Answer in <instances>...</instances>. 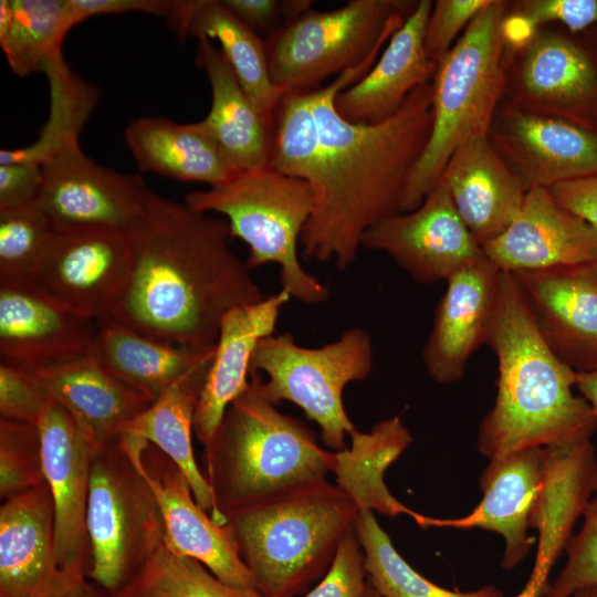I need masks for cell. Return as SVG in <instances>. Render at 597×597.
Segmentation results:
<instances>
[{
    "instance_id": "cell-1",
    "label": "cell",
    "mask_w": 597,
    "mask_h": 597,
    "mask_svg": "<svg viewBox=\"0 0 597 597\" xmlns=\"http://www.w3.org/2000/svg\"><path fill=\"white\" fill-rule=\"evenodd\" d=\"M378 52L324 87L287 92L274 116L270 165L306 181L314 208L302 235L303 254L339 271L355 261L364 233L400 212L409 176L432 125L431 83L413 90L402 106L375 124L339 115V92L371 69Z\"/></svg>"
},
{
    "instance_id": "cell-2",
    "label": "cell",
    "mask_w": 597,
    "mask_h": 597,
    "mask_svg": "<svg viewBox=\"0 0 597 597\" xmlns=\"http://www.w3.org/2000/svg\"><path fill=\"white\" fill-rule=\"evenodd\" d=\"M126 235L132 270L111 318L143 335L213 347L227 312L265 297L231 249L224 218L149 190L140 222Z\"/></svg>"
},
{
    "instance_id": "cell-3",
    "label": "cell",
    "mask_w": 597,
    "mask_h": 597,
    "mask_svg": "<svg viewBox=\"0 0 597 597\" xmlns=\"http://www.w3.org/2000/svg\"><path fill=\"white\" fill-rule=\"evenodd\" d=\"M498 358V391L476 447L489 460L535 447L590 439L597 415L576 396L577 373L542 338L514 276L500 272L486 343Z\"/></svg>"
},
{
    "instance_id": "cell-4",
    "label": "cell",
    "mask_w": 597,
    "mask_h": 597,
    "mask_svg": "<svg viewBox=\"0 0 597 597\" xmlns=\"http://www.w3.org/2000/svg\"><path fill=\"white\" fill-rule=\"evenodd\" d=\"M250 377L205 446L202 473L220 525L229 512L327 480L336 462L335 451L323 449L307 426L265 397L259 373Z\"/></svg>"
},
{
    "instance_id": "cell-5",
    "label": "cell",
    "mask_w": 597,
    "mask_h": 597,
    "mask_svg": "<svg viewBox=\"0 0 597 597\" xmlns=\"http://www.w3.org/2000/svg\"><path fill=\"white\" fill-rule=\"evenodd\" d=\"M359 510L327 480L226 515L238 552L262 597H294L323 577Z\"/></svg>"
},
{
    "instance_id": "cell-6",
    "label": "cell",
    "mask_w": 597,
    "mask_h": 597,
    "mask_svg": "<svg viewBox=\"0 0 597 597\" xmlns=\"http://www.w3.org/2000/svg\"><path fill=\"white\" fill-rule=\"evenodd\" d=\"M505 18L504 2L492 0L437 63L431 130L407 181L400 212L421 205L462 144L488 135L504 87Z\"/></svg>"
},
{
    "instance_id": "cell-7",
    "label": "cell",
    "mask_w": 597,
    "mask_h": 597,
    "mask_svg": "<svg viewBox=\"0 0 597 597\" xmlns=\"http://www.w3.org/2000/svg\"><path fill=\"white\" fill-rule=\"evenodd\" d=\"M185 203L228 221L231 238L249 248V270L268 263L279 265L281 286L292 298L305 304L328 298L327 287L298 259L301 235L314 208L313 191L306 181L268 164L238 170L220 185L190 192Z\"/></svg>"
},
{
    "instance_id": "cell-8",
    "label": "cell",
    "mask_w": 597,
    "mask_h": 597,
    "mask_svg": "<svg viewBox=\"0 0 597 597\" xmlns=\"http://www.w3.org/2000/svg\"><path fill=\"white\" fill-rule=\"evenodd\" d=\"M373 343L359 327L345 331L321 347L298 345L291 333L262 338L251 358L259 386L273 404L290 401L317 423L332 451L346 449L345 438L357 429L347 415L343 394L353 381L365 380L373 369Z\"/></svg>"
},
{
    "instance_id": "cell-9",
    "label": "cell",
    "mask_w": 597,
    "mask_h": 597,
    "mask_svg": "<svg viewBox=\"0 0 597 597\" xmlns=\"http://www.w3.org/2000/svg\"><path fill=\"white\" fill-rule=\"evenodd\" d=\"M417 2L350 0L329 11L308 10L265 41L270 77L286 92L318 88L325 78L379 52Z\"/></svg>"
},
{
    "instance_id": "cell-10",
    "label": "cell",
    "mask_w": 597,
    "mask_h": 597,
    "mask_svg": "<svg viewBox=\"0 0 597 597\" xmlns=\"http://www.w3.org/2000/svg\"><path fill=\"white\" fill-rule=\"evenodd\" d=\"M86 524L92 553L88 578L111 593L164 542L157 499L119 438L94 457Z\"/></svg>"
},
{
    "instance_id": "cell-11",
    "label": "cell",
    "mask_w": 597,
    "mask_h": 597,
    "mask_svg": "<svg viewBox=\"0 0 597 597\" xmlns=\"http://www.w3.org/2000/svg\"><path fill=\"white\" fill-rule=\"evenodd\" d=\"M35 207L54 230L107 229L125 234L142 220L147 188L139 175L101 166L71 140L42 164Z\"/></svg>"
},
{
    "instance_id": "cell-12",
    "label": "cell",
    "mask_w": 597,
    "mask_h": 597,
    "mask_svg": "<svg viewBox=\"0 0 597 597\" xmlns=\"http://www.w3.org/2000/svg\"><path fill=\"white\" fill-rule=\"evenodd\" d=\"M132 253L125 233L107 229L54 230L31 282L70 310L111 318L126 291Z\"/></svg>"
},
{
    "instance_id": "cell-13",
    "label": "cell",
    "mask_w": 597,
    "mask_h": 597,
    "mask_svg": "<svg viewBox=\"0 0 597 597\" xmlns=\"http://www.w3.org/2000/svg\"><path fill=\"white\" fill-rule=\"evenodd\" d=\"M157 499L165 544L174 552L203 564L223 583L256 590L230 530L212 520L195 499L181 470L154 444L130 434L119 437Z\"/></svg>"
},
{
    "instance_id": "cell-14",
    "label": "cell",
    "mask_w": 597,
    "mask_h": 597,
    "mask_svg": "<svg viewBox=\"0 0 597 597\" xmlns=\"http://www.w3.org/2000/svg\"><path fill=\"white\" fill-rule=\"evenodd\" d=\"M362 247L386 253L420 283L447 280L485 256L459 217L442 180L415 210L397 212L373 224L364 233Z\"/></svg>"
},
{
    "instance_id": "cell-15",
    "label": "cell",
    "mask_w": 597,
    "mask_h": 597,
    "mask_svg": "<svg viewBox=\"0 0 597 597\" xmlns=\"http://www.w3.org/2000/svg\"><path fill=\"white\" fill-rule=\"evenodd\" d=\"M36 427L44 479L54 504L59 568L69 579L88 578L92 553L86 515L92 463L98 450L71 415L53 400Z\"/></svg>"
},
{
    "instance_id": "cell-16",
    "label": "cell",
    "mask_w": 597,
    "mask_h": 597,
    "mask_svg": "<svg viewBox=\"0 0 597 597\" xmlns=\"http://www.w3.org/2000/svg\"><path fill=\"white\" fill-rule=\"evenodd\" d=\"M98 321L64 306L31 281L0 282V363L31 373L91 353Z\"/></svg>"
},
{
    "instance_id": "cell-17",
    "label": "cell",
    "mask_w": 597,
    "mask_h": 597,
    "mask_svg": "<svg viewBox=\"0 0 597 597\" xmlns=\"http://www.w3.org/2000/svg\"><path fill=\"white\" fill-rule=\"evenodd\" d=\"M551 350L576 373L597 369V262L511 273Z\"/></svg>"
},
{
    "instance_id": "cell-18",
    "label": "cell",
    "mask_w": 597,
    "mask_h": 597,
    "mask_svg": "<svg viewBox=\"0 0 597 597\" xmlns=\"http://www.w3.org/2000/svg\"><path fill=\"white\" fill-rule=\"evenodd\" d=\"M482 249L501 272L570 266L597 262V232L548 188L533 185L514 221Z\"/></svg>"
},
{
    "instance_id": "cell-19",
    "label": "cell",
    "mask_w": 597,
    "mask_h": 597,
    "mask_svg": "<svg viewBox=\"0 0 597 597\" xmlns=\"http://www.w3.org/2000/svg\"><path fill=\"white\" fill-rule=\"evenodd\" d=\"M544 447L528 448L490 460L480 478L482 500L465 516L436 519L416 513L422 528H480L500 534L505 548L501 567L513 569L528 555L535 538L527 530L542 482Z\"/></svg>"
},
{
    "instance_id": "cell-20",
    "label": "cell",
    "mask_w": 597,
    "mask_h": 597,
    "mask_svg": "<svg viewBox=\"0 0 597 597\" xmlns=\"http://www.w3.org/2000/svg\"><path fill=\"white\" fill-rule=\"evenodd\" d=\"M500 272L485 255L446 280L422 348L426 370L437 383L460 380L472 354L486 343Z\"/></svg>"
},
{
    "instance_id": "cell-21",
    "label": "cell",
    "mask_w": 597,
    "mask_h": 597,
    "mask_svg": "<svg viewBox=\"0 0 597 597\" xmlns=\"http://www.w3.org/2000/svg\"><path fill=\"white\" fill-rule=\"evenodd\" d=\"M72 580L56 562L54 504L46 482L2 501L0 597H57Z\"/></svg>"
},
{
    "instance_id": "cell-22",
    "label": "cell",
    "mask_w": 597,
    "mask_h": 597,
    "mask_svg": "<svg viewBox=\"0 0 597 597\" xmlns=\"http://www.w3.org/2000/svg\"><path fill=\"white\" fill-rule=\"evenodd\" d=\"M597 490V455L590 439L544 447L541 488L528 525L537 551L527 582L548 587V576Z\"/></svg>"
},
{
    "instance_id": "cell-23",
    "label": "cell",
    "mask_w": 597,
    "mask_h": 597,
    "mask_svg": "<svg viewBox=\"0 0 597 597\" xmlns=\"http://www.w3.org/2000/svg\"><path fill=\"white\" fill-rule=\"evenodd\" d=\"M439 180L447 185L459 217L481 245L509 228L528 189L498 154L488 135L462 144Z\"/></svg>"
},
{
    "instance_id": "cell-24",
    "label": "cell",
    "mask_w": 597,
    "mask_h": 597,
    "mask_svg": "<svg viewBox=\"0 0 597 597\" xmlns=\"http://www.w3.org/2000/svg\"><path fill=\"white\" fill-rule=\"evenodd\" d=\"M432 4L418 1L366 75L337 94L335 107L342 117L357 124L383 122L413 90L430 83L437 65L427 56L425 33Z\"/></svg>"
},
{
    "instance_id": "cell-25",
    "label": "cell",
    "mask_w": 597,
    "mask_h": 597,
    "mask_svg": "<svg viewBox=\"0 0 597 597\" xmlns=\"http://www.w3.org/2000/svg\"><path fill=\"white\" fill-rule=\"evenodd\" d=\"M291 295L281 289L259 302L238 306L221 320L216 352L195 412L193 433L205 447L213 437L228 406L249 384L251 358L258 343L274 334Z\"/></svg>"
},
{
    "instance_id": "cell-26",
    "label": "cell",
    "mask_w": 597,
    "mask_h": 597,
    "mask_svg": "<svg viewBox=\"0 0 597 597\" xmlns=\"http://www.w3.org/2000/svg\"><path fill=\"white\" fill-rule=\"evenodd\" d=\"M30 374L71 415L96 450L118 440L123 427L151 404L112 375L92 352Z\"/></svg>"
},
{
    "instance_id": "cell-27",
    "label": "cell",
    "mask_w": 597,
    "mask_h": 597,
    "mask_svg": "<svg viewBox=\"0 0 597 597\" xmlns=\"http://www.w3.org/2000/svg\"><path fill=\"white\" fill-rule=\"evenodd\" d=\"M521 91L530 103L597 129V49L562 34L530 41L520 71Z\"/></svg>"
},
{
    "instance_id": "cell-28",
    "label": "cell",
    "mask_w": 597,
    "mask_h": 597,
    "mask_svg": "<svg viewBox=\"0 0 597 597\" xmlns=\"http://www.w3.org/2000/svg\"><path fill=\"white\" fill-rule=\"evenodd\" d=\"M499 142L528 187L549 188L597 172V129L561 117L512 111Z\"/></svg>"
},
{
    "instance_id": "cell-29",
    "label": "cell",
    "mask_w": 597,
    "mask_h": 597,
    "mask_svg": "<svg viewBox=\"0 0 597 597\" xmlns=\"http://www.w3.org/2000/svg\"><path fill=\"white\" fill-rule=\"evenodd\" d=\"M180 38L216 39L239 84L254 107L274 128V116L284 88L276 86L268 65L265 41L241 22L222 0H172L167 17Z\"/></svg>"
},
{
    "instance_id": "cell-30",
    "label": "cell",
    "mask_w": 597,
    "mask_h": 597,
    "mask_svg": "<svg viewBox=\"0 0 597 597\" xmlns=\"http://www.w3.org/2000/svg\"><path fill=\"white\" fill-rule=\"evenodd\" d=\"M124 137L142 171L209 187L238 171L201 122L179 124L165 117H139L128 124Z\"/></svg>"
},
{
    "instance_id": "cell-31",
    "label": "cell",
    "mask_w": 597,
    "mask_h": 597,
    "mask_svg": "<svg viewBox=\"0 0 597 597\" xmlns=\"http://www.w3.org/2000/svg\"><path fill=\"white\" fill-rule=\"evenodd\" d=\"M196 65L207 75L211 106L200 121L235 170L270 164L273 128L266 124L239 84L219 48L197 39Z\"/></svg>"
},
{
    "instance_id": "cell-32",
    "label": "cell",
    "mask_w": 597,
    "mask_h": 597,
    "mask_svg": "<svg viewBox=\"0 0 597 597\" xmlns=\"http://www.w3.org/2000/svg\"><path fill=\"white\" fill-rule=\"evenodd\" d=\"M91 352L112 375L153 402L186 376L209 366L216 346L191 348L165 343L106 318L98 321Z\"/></svg>"
},
{
    "instance_id": "cell-33",
    "label": "cell",
    "mask_w": 597,
    "mask_h": 597,
    "mask_svg": "<svg viewBox=\"0 0 597 597\" xmlns=\"http://www.w3.org/2000/svg\"><path fill=\"white\" fill-rule=\"evenodd\" d=\"M210 365L169 387L142 413L128 421L121 434L143 439L171 459L185 474L198 504L213 520L212 492L196 461L192 447L196 407Z\"/></svg>"
},
{
    "instance_id": "cell-34",
    "label": "cell",
    "mask_w": 597,
    "mask_h": 597,
    "mask_svg": "<svg viewBox=\"0 0 597 597\" xmlns=\"http://www.w3.org/2000/svg\"><path fill=\"white\" fill-rule=\"evenodd\" d=\"M350 448L336 451L333 473L339 485L359 511H377L388 516L415 511L399 502L387 489L384 473L412 442L400 417L377 422L369 432L356 430Z\"/></svg>"
},
{
    "instance_id": "cell-35",
    "label": "cell",
    "mask_w": 597,
    "mask_h": 597,
    "mask_svg": "<svg viewBox=\"0 0 597 597\" xmlns=\"http://www.w3.org/2000/svg\"><path fill=\"white\" fill-rule=\"evenodd\" d=\"M71 29L66 0L0 1V45L19 76L43 72Z\"/></svg>"
},
{
    "instance_id": "cell-36",
    "label": "cell",
    "mask_w": 597,
    "mask_h": 597,
    "mask_svg": "<svg viewBox=\"0 0 597 597\" xmlns=\"http://www.w3.org/2000/svg\"><path fill=\"white\" fill-rule=\"evenodd\" d=\"M43 72L46 74L51 95L49 121L34 144L15 149H1L0 165L25 163L41 166L64 144L78 140L80 133L95 107L97 90L70 67L62 50L50 57Z\"/></svg>"
},
{
    "instance_id": "cell-37",
    "label": "cell",
    "mask_w": 597,
    "mask_h": 597,
    "mask_svg": "<svg viewBox=\"0 0 597 597\" xmlns=\"http://www.w3.org/2000/svg\"><path fill=\"white\" fill-rule=\"evenodd\" d=\"M355 533L364 554L367 583L381 597H504L493 585L461 591L428 580L402 558L371 511H359Z\"/></svg>"
},
{
    "instance_id": "cell-38",
    "label": "cell",
    "mask_w": 597,
    "mask_h": 597,
    "mask_svg": "<svg viewBox=\"0 0 597 597\" xmlns=\"http://www.w3.org/2000/svg\"><path fill=\"white\" fill-rule=\"evenodd\" d=\"M114 597H262L256 590L220 580L200 562L170 549L165 542Z\"/></svg>"
},
{
    "instance_id": "cell-39",
    "label": "cell",
    "mask_w": 597,
    "mask_h": 597,
    "mask_svg": "<svg viewBox=\"0 0 597 597\" xmlns=\"http://www.w3.org/2000/svg\"><path fill=\"white\" fill-rule=\"evenodd\" d=\"M53 232L36 207L0 211V282L31 281Z\"/></svg>"
},
{
    "instance_id": "cell-40",
    "label": "cell",
    "mask_w": 597,
    "mask_h": 597,
    "mask_svg": "<svg viewBox=\"0 0 597 597\" xmlns=\"http://www.w3.org/2000/svg\"><path fill=\"white\" fill-rule=\"evenodd\" d=\"M45 482L36 426L0 418V498L2 501Z\"/></svg>"
},
{
    "instance_id": "cell-41",
    "label": "cell",
    "mask_w": 597,
    "mask_h": 597,
    "mask_svg": "<svg viewBox=\"0 0 597 597\" xmlns=\"http://www.w3.org/2000/svg\"><path fill=\"white\" fill-rule=\"evenodd\" d=\"M566 563L544 597H569L576 590L597 585V490L584 513L580 530L566 547Z\"/></svg>"
},
{
    "instance_id": "cell-42",
    "label": "cell",
    "mask_w": 597,
    "mask_h": 597,
    "mask_svg": "<svg viewBox=\"0 0 597 597\" xmlns=\"http://www.w3.org/2000/svg\"><path fill=\"white\" fill-rule=\"evenodd\" d=\"M492 0H438L427 22L425 50L428 59L437 63L450 51L461 31Z\"/></svg>"
},
{
    "instance_id": "cell-43",
    "label": "cell",
    "mask_w": 597,
    "mask_h": 597,
    "mask_svg": "<svg viewBox=\"0 0 597 597\" xmlns=\"http://www.w3.org/2000/svg\"><path fill=\"white\" fill-rule=\"evenodd\" d=\"M51 401L30 373L0 363V418L38 426Z\"/></svg>"
},
{
    "instance_id": "cell-44",
    "label": "cell",
    "mask_w": 597,
    "mask_h": 597,
    "mask_svg": "<svg viewBox=\"0 0 597 597\" xmlns=\"http://www.w3.org/2000/svg\"><path fill=\"white\" fill-rule=\"evenodd\" d=\"M365 577L364 554L354 527L321 582L304 597H364L368 584Z\"/></svg>"
},
{
    "instance_id": "cell-45",
    "label": "cell",
    "mask_w": 597,
    "mask_h": 597,
    "mask_svg": "<svg viewBox=\"0 0 597 597\" xmlns=\"http://www.w3.org/2000/svg\"><path fill=\"white\" fill-rule=\"evenodd\" d=\"M517 13L533 25L559 22L577 33L597 24V0L523 1Z\"/></svg>"
},
{
    "instance_id": "cell-46",
    "label": "cell",
    "mask_w": 597,
    "mask_h": 597,
    "mask_svg": "<svg viewBox=\"0 0 597 597\" xmlns=\"http://www.w3.org/2000/svg\"><path fill=\"white\" fill-rule=\"evenodd\" d=\"M41 185L42 171L38 165H0V211L35 207Z\"/></svg>"
},
{
    "instance_id": "cell-47",
    "label": "cell",
    "mask_w": 597,
    "mask_h": 597,
    "mask_svg": "<svg viewBox=\"0 0 597 597\" xmlns=\"http://www.w3.org/2000/svg\"><path fill=\"white\" fill-rule=\"evenodd\" d=\"M171 6L172 0H66L72 28L97 15L145 13L167 18Z\"/></svg>"
},
{
    "instance_id": "cell-48",
    "label": "cell",
    "mask_w": 597,
    "mask_h": 597,
    "mask_svg": "<svg viewBox=\"0 0 597 597\" xmlns=\"http://www.w3.org/2000/svg\"><path fill=\"white\" fill-rule=\"evenodd\" d=\"M564 208L587 221L597 232V172L548 188Z\"/></svg>"
},
{
    "instance_id": "cell-49",
    "label": "cell",
    "mask_w": 597,
    "mask_h": 597,
    "mask_svg": "<svg viewBox=\"0 0 597 597\" xmlns=\"http://www.w3.org/2000/svg\"><path fill=\"white\" fill-rule=\"evenodd\" d=\"M222 2L255 33L269 29L281 15L287 19L286 0H222Z\"/></svg>"
},
{
    "instance_id": "cell-50",
    "label": "cell",
    "mask_w": 597,
    "mask_h": 597,
    "mask_svg": "<svg viewBox=\"0 0 597 597\" xmlns=\"http://www.w3.org/2000/svg\"><path fill=\"white\" fill-rule=\"evenodd\" d=\"M57 597H114V595L90 578H80L70 582Z\"/></svg>"
},
{
    "instance_id": "cell-51",
    "label": "cell",
    "mask_w": 597,
    "mask_h": 597,
    "mask_svg": "<svg viewBox=\"0 0 597 597\" xmlns=\"http://www.w3.org/2000/svg\"><path fill=\"white\" fill-rule=\"evenodd\" d=\"M576 388L597 415V369L587 373H577Z\"/></svg>"
},
{
    "instance_id": "cell-52",
    "label": "cell",
    "mask_w": 597,
    "mask_h": 597,
    "mask_svg": "<svg viewBox=\"0 0 597 597\" xmlns=\"http://www.w3.org/2000/svg\"><path fill=\"white\" fill-rule=\"evenodd\" d=\"M545 590L542 588L533 587L527 583L522 590L515 597H544Z\"/></svg>"
},
{
    "instance_id": "cell-53",
    "label": "cell",
    "mask_w": 597,
    "mask_h": 597,
    "mask_svg": "<svg viewBox=\"0 0 597 597\" xmlns=\"http://www.w3.org/2000/svg\"><path fill=\"white\" fill-rule=\"evenodd\" d=\"M569 597H597V585H590L576 590Z\"/></svg>"
},
{
    "instance_id": "cell-54",
    "label": "cell",
    "mask_w": 597,
    "mask_h": 597,
    "mask_svg": "<svg viewBox=\"0 0 597 597\" xmlns=\"http://www.w3.org/2000/svg\"><path fill=\"white\" fill-rule=\"evenodd\" d=\"M364 597H381L369 584H367Z\"/></svg>"
}]
</instances>
